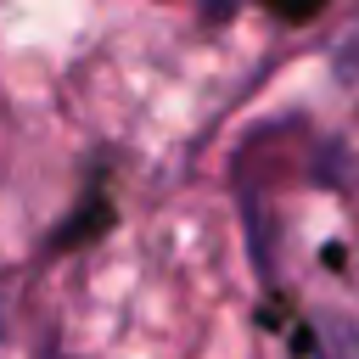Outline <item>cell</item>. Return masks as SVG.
<instances>
[{
  "label": "cell",
  "mask_w": 359,
  "mask_h": 359,
  "mask_svg": "<svg viewBox=\"0 0 359 359\" xmlns=\"http://www.w3.org/2000/svg\"><path fill=\"white\" fill-rule=\"evenodd\" d=\"M269 6H280L286 17H303V11H320L325 0H269Z\"/></svg>",
  "instance_id": "obj_1"
}]
</instances>
